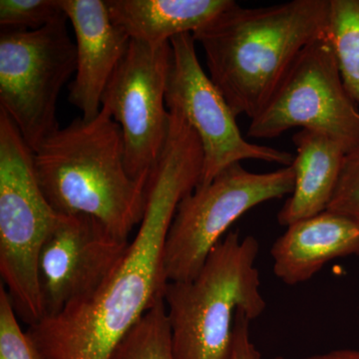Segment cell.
Instances as JSON below:
<instances>
[{"label":"cell","instance_id":"6da1fadb","mask_svg":"<svg viewBox=\"0 0 359 359\" xmlns=\"http://www.w3.org/2000/svg\"><path fill=\"white\" fill-rule=\"evenodd\" d=\"M202 145L174 130L148 182L147 205L121 261L93 292L26 330L42 359H110L164 295L163 249L177 208L199 184Z\"/></svg>","mask_w":359,"mask_h":359},{"label":"cell","instance_id":"7a4b0ae2","mask_svg":"<svg viewBox=\"0 0 359 359\" xmlns=\"http://www.w3.org/2000/svg\"><path fill=\"white\" fill-rule=\"evenodd\" d=\"M330 9V0L257 8L233 2L193 33L205 52L210 78L236 117L259 115L302 51L327 36Z\"/></svg>","mask_w":359,"mask_h":359},{"label":"cell","instance_id":"3957f363","mask_svg":"<svg viewBox=\"0 0 359 359\" xmlns=\"http://www.w3.org/2000/svg\"><path fill=\"white\" fill-rule=\"evenodd\" d=\"M44 197L60 215H86L129 240L147 205L148 181L130 176L121 128L107 110L80 117L50 135L34 152Z\"/></svg>","mask_w":359,"mask_h":359},{"label":"cell","instance_id":"277c9868","mask_svg":"<svg viewBox=\"0 0 359 359\" xmlns=\"http://www.w3.org/2000/svg\"><path fill=\"white\" fill-rule=\"evenodd\" d=\"M252 236L230 231L191 280L167 283L164 299L176 359H228L238 311L250 320L266 308Z\"/></svg>","mask_w":359,"mask_h":359},{"label":"cell","instance_id":"5b68a950","mask_svg":"<svg viewBox=\"0 0 359 359\" xmlns=\"http://www.w3.org/2000/svg\"><path fill=\"white\" fill-rule=\"evenodd\" d=\"M60 216L40 188L34 152L0 109V276L16 316L28 327L45 316L39 259Z\"/></svg>","mask_w":359,"mask_h":359},{"label":"cell","instance_id":"8992f818","mask_svg":"<svg viewBox=\"0 0 359 359\" xmlns=\"http://www.w3.org/2000/svg\"><path fill=\"white\" fill-rule=\"evenodd\" d=\"M294 185L292 166L268 173L248 171L236 163L180 202L163 249L167 282L191 280L231 224L268 201L290 196Z\"/></svg>","mask_w":359,"mask_h":359},{"label":"cell","instance_id":"52a82bcc","mask_svg":"<svg viewBox=\"0 0 359 359\" xmlns=\"http://www.w3.org/2000/svg\"><path fill=\"white\" fill-rule=\"evenodd\" d=\"M67 18L37 30L1 28L0 109L33 152L55 133L58 97L76 72V45Z\"/></svg>","mask_w":359,"mask_h":359},{"label":"cell","instance_id":"ba28073f","mask_svg":"<svg viewBox=\"0 0 359 359\" xmlns=\"http://www.w3.org/2000/svg\"><path fill=\"white\" fill-rule=\"evenodd\" d=\"M297 127L327 135L346 154L359 149V110L328 35L302 51L266 107L250 120L247 136L273 139Z\"/></svg>","mask_w":359,"mask_h":359},{"label":"cell","instance_id":"9c48e42d","mask_svg":"<svg viewBox=\"0 0 359 359\" xmlns=\"http://www.w3.org/2000/svg\"><path fill=\"white\" fill-rule=\"evenodd\" d=\"M170 44L166 106L183 115L199 136L204 159L198 186L207 185L224 169L245 160L292 166L294 155L243 136L237 117L201 65L192 33L178 35Z\"/></svg>","mask_w":359,"mask_h":359},{"label":"cell","instance_id":"30bf717a","mask_svg":"<svg viewBox=\"0 0 359 359\" xmlns=\"http://www.w3.org/2000/svg\"><path fill=\"white\" fill-rule=\"evenodd\" d=\"M171 44L132 40L104 91L102 108L121 128L130 176L148 181L166 146V106Z\"/></svg>","mask_w":359,"mask_h":359},{"label":"cell","instance_id":"8fae6325","mask_svg":"<svg viewBox=\"0 0 359 359\" xmlns=\"http://www.w3.org/2000/svg\"><path fill=\"white\" fill-rule=\"evenodd\" d=\"M129 244L92 217L61 215L39 259L44 318L93 292L121 261Z\"/></svg>","mask_w":359,"mask_h":359},{"label":"cell","instance_id":"7c38bea8","mask_svg":"<svg viewBox=\"0 0 359 359\" xmlns=\"http://www.w3.org/2000/svg\"><path fill=\"white\" fill-rule=\"evenodd\" d=\"M61 4L76 39V72L69 101L90 121L100 113L104 91L131 39L111 20L103 0H61Z\"/></svg>","mask_w":359,"mask_h":359},{"label":"cell","instance_id":"4fadbf2b","mask_svg":"<svg viewBox=\"0 0 359 359\" xmlns=\"http://www.w3.org/2000/svg\"><path fill=\"white\" fill-rule=\"evenodd\" d=\"M271 256L273 273L283 283L308 282L330 262L359 256V223L327 210L287 226Z\"/></svg>","mask_w":359,"mask_h":359},{"label":"cell","instance_id":"5bb4252c","mask_svg":"<svg viewBox=\"0 0 359 359\" xmlns=\"http://www.w3.org/2000/svg\"><path fill=\"white\" fill-rule=\"evenodd\" d=\"M297 155L294 185L278 214L283 226L327 211L337 189L346 152L327 135L302 129L292 136Z\"/></svg>","mask_w":359,"mask_h":359},{"label":"cell","instance_id":"9a60e30c","mask_svg":"<svg viewBox=\"0 0 359 359\" xmlns=\"http://www.w3.org/2000/svg\"><path fill=\"white\" fill-rule=\"evenodd\" d=\"M233 0H108L110 18L132 40L170 42L193 33L233 4Z\"/></svg>","mask_w":359,"mask_h":359},{"label":"cell","instance_id":"2e32d148","mask_svg":"<svg viewBox=\"0 0 359 359\" xmlns=\"http://www.w3.org/2000/svg\"><path fill=\"white\" fill-rule=\"evenodd\" d=\"M328 39L344 86L359 105V0H330Z\"/></svg>","mask_w":359,"mask_h":359},{"label":"cell","instance_id":"e0dca14e","mask_svg":"<svg viewBox=\"0 0 359 359\" xmlns=\"http://www.w3.org/2000/svg\"><path fill=\"white\" fill-rule=\"evenodd\" d=\"M110 359H176L163 297L125 335Z\"/></svg>","mask_w":359,"mask_h":359},{"label":"cell","instance_id":"ac0fdd59","mask_svg":"<svg viewBox=\"0 0 359 359\" xmlns=\"http://www.w3.org/2000/svg\"><path fill=\"white\" fill-rule=\"evenodd\" d=\"M66 18L67 15L61 4V0L0 1L1 28L37 30Z\"/></svg>","mask_w":359,"mask_h":359},{"label":"cell","instance_id":"d6986e66","mask_svg":"<svg viewBox=\"0 0 359 359\" xmlns=\"http://www.w3.org/2000/svg\"><path fill=\"white\" fill-rule=\"evenodd\" d=\"M20 321L6 289L0 285V359H42Z\"/></svg>","mask_w":359,"mask_h":359},{"label":"cell","instance_id":"ffe728a7","mask_svg":"<svg viewBox=\"0 0 359 359\" xmlns=\"http://www.w3.org/2000/svg\"><path fill=\"white\" fill-rule=\"evenodd\" d=\"M327 210L359 223V149L346 154L339 184Z\"/></svg>","mask_w":359,"mask_h":359},{"label":"cell","instance_id":"44dd1931","mask_svg":"<svg viewBox=\"0 0 359 359\" xmlns=\"http://www.w3.org/2000/svg\"><path fill=\"white\" fill-rule=\"evenodd\" d=\"M252 320L243 311H238L233 328V341L228 359H262L256 344L250 337V325Z\"/></svg>","mask_w":359,"mask_h":359},{"label":"cell","instance_id":"7402d4cb","mask_svg":"<svg viewBox=\"0 0 359 359\" xmlns=\"http://www.w3.org/2000/svg\"><path fill=\"white\" fill-rule=\"evenodd\" d=\"M304 359H359V349L341 348L314 354Z\"/></svg>","mask_w":359,"mask_h":359},{"label":"cell","instance_id":"603a6c76","mask_svg":"<svg viewBox=\"0 0 359 359\" xmlns=\"http://www.w3.org/2000/svg\"><path fill=\"white\" fill-rule=\"evenodd\" d=\"M273 359H287V358H283V356H276V358H273Z\"/></svg>","mask_w":359,"mask_h":359}]
</instances>
